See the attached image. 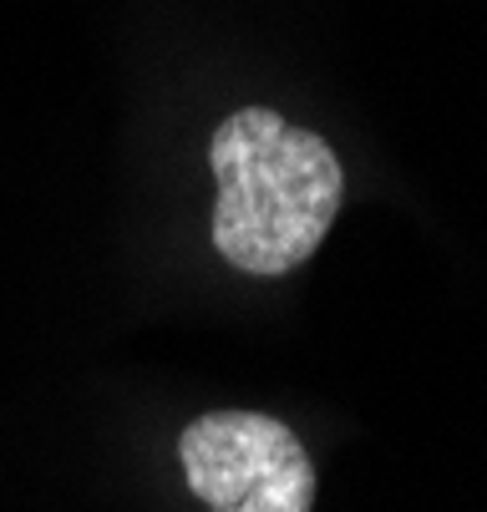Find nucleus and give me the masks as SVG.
I'll use <instances>...</instances> for the list:
<instances>
[{
	"label": "nucleus",
	"mask_w": 487,
	"mask_h": 512,
	"mask_svg": "<svg viewBox=\"0 0 487 512\" xmlns=\"http://www.w3.org/2000/svg\"><path fill=\"white\" fill-rule=\"evenodd\" d=\"M214 168V249L244 274H290L330 234L345 173L335 148L269 107H239L208 137Z\"/></svg>",
	"instance_id": "1"
},
{
	"label": "nucleus",
	"mask_w": 487,
	"mask_h": 512,
	"mask_svg": "<svg viewBox=\"0 0 487 512\" xmlns=\"http://www.w3.org/2000/svg\"><path fill=\"white\" fill-rule=\"evenodd\" d=\"M178 462L208 512H310L315 462L300 436L259 411H208L178 436Z\"/></svg>",
	"instance_id": "2"
}]
</instances>
